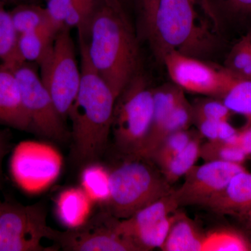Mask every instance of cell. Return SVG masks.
<instances>
[{
	"label": "cell",
	"mask_w": 251,
	"mask_h": 251,
	"mask_svg": "<svg viewBox=\"0 0 251 251\" xmlns=\"http://www.w3.org/2000/svg\"><path fill=\"white\" fill-rule=\"evenodd\" d=\"M197 133L194 130L186 129L170 135L158 145L149 161L159 168L172 157L182 151Z\"/></svg>",
	"instance_id": "obj_29"
},
{
	"label": "cell",
	"mask_w": 251,
	"mask_h": 251,
	"mask_svg": "<svg viewBox=\"0 0 251 251\" xmlns=\"http://www.w3.org/2000/svg\"><path fill=\"white\" fill-rule=\"evenodd\" d=\"M61 165L60 156L53 148L25 141L15 148L10 168L15 182L20 187L28 193H36L55 179Z\"/></svg>",
	"instance_id": "obj_11"
},
{
	"label": "cell",
	"mask_w": 251,
	"mask_h": 251,
	"mask_svg": "<svg viewBox=\"0 0 251 251\" xmlns=\"http://www.w3.org/2000/svg\"><path fill=\"white\" fill-rule=\"evenodd\" d=\"M246 171L242 164L223 161H207L196 166L185 175L184 184L175 194L179 206H204L222 191L237 173Z\"/></svg>",
	"instance_id": "obj_12"
},
{
	"label": "cell",
	"mask_w": 251,
	"mask_h": 251,
	"mask_svg": "<svg viewBox=\"0 0 251 251\" xmlns=\"http://www.w3.org/2000/svg\"><path fill=\"white\" fill-rule=\"evenodd\" d=\"M219 17L251 19V0H206Z\"/></svg>",
	"instance_id": "obj_32"
},
{
	"label": "cell",
	"mask_w": 251,
	"mask_h": 251,
	"mask_svg": "<svg viewBox=\"0 0 251 251\" xmlns=\"http://www.w3.org/2000/svg\"><path fill=\"white\" fill-rule=\"evenodd\" d=\"M81 82L69 112L72 122V159L87 166L101 156L111 133L117 95L94 70L80 44Z\"/></svg>",
	"instance_id": "obj_3"
},
{
	"label": "cell",
	"mask_w": 251,
	"mask_h": 251,
	"mask_svg": "<svg viewBox=\"0 0 251 251\" xmlns=\"http://www.w3.org/2000/svg\"><path fill=\"white\" fill-rule=\"evenodd\" d=\"M204 234L184 213L176 217L166 240L160 248L163 251H201Z\"/></svg>",
	"instance_id": "obj_18"
},
{
	"label": "cell",
	"mask_w": 251,
	"mask_h": 251,
	"mask_svg": "<svg viewBox=\"0 0 251 251\" xmlns=\"http://www.w3.org/2000/svg\"><path fill=\"white\" fill-rule=\"evenodd\" d=\"M10 13L18 35L36 30L52 21L46 8L35 4H21Z\"/></svg>",
	"instance_id": "obj_26"
},
{
	"label": "cell",
	"mask_w": 251,
	"mask_h": 251,
	"mask_svg": "<svg viewBox=\"0 0 251 251\" xmlns=\"http://www.w3.org/2000/svg\"><path fill=\"white\" fill-rule=\"evenodd\" d=\"M205 162L223 161L242 164L247 156L239 145H231L218 141H208L201 146V155Z\"/></svg>",
	"instance_id": "obj_30"
},
{
	"label": "cell",
	"mask_w": 251,
	"mask_h": 251,
	"mask_svg": "<svg viewBox=\"0 0 251 251\" xmlns=\"http://www.w3.org/2000/svg\"><path fill=\"white\" fill-rule=\"evenodd\" d=\"M94 70L117 96L138 73L139 50L120 0H98L87 39L79 37Z\"/></svg>",
	"instance_id": "obj_2"
},
{
	"label": "cell",
	"mask_w": 251,
	"mask_h": 251,
	"mask_svg": "<svg viewBox=\"0 0 251 251\" xmlns=\"http://www.w3.org/2000/svg\"><path fill=\"white\" fill-rule=\"evenodd\" d=\"M220 100L231 112L251 119V79L236 77Z\"/></svg>",
	"instance_id": "obj_27"
},
{
	"label": "cell",
	"mask_w": 251,
	"mask_h": 251,
	"mask_svg": "<svg viewBox=\"0 0 251 251\" xmlns=\"http://www.w3.org/2000/svg\"><path fill=\"white\" fill-rule=\"evenodd\" d=\"M72 1L76 3L81 7L87 9V11L93 12L98 0H72Z\"/></svg>",
	"instance_id": "obj_36"
},
{
	"label": "cell",
	"mask_w": 251,
	"mask_h": 251,
	"mask_svg": "<svg viewBox=\"0 0 251 251\" xmlns=\"http://www.w3.org/2000/svg\"><path fill=\"white\" fill-rule=\"evenodd\" d=\"M118 219L105 210L66 231L56 229L54 242L67 251H138L117 232Z\"/></svg>",
	"instance_id": "obj_10"
},
{
	"label": "cell",
	"mask_w": 251,
	"mask_h": 251,
	"mask_svg": "<svg viewBox=\"0 0 251 251\" xmlns=\"http://www.w3.org/2000/svg\"><path fill=\"white\" fill-rule=\"evenodd\" d=\"M11 72L18 81L23 105L30 119L31 131L56 141L65 140L69 133L64 120L36 69L29 62H24Z\"/></svg>",
	"instance_id": "obj_8"
},
{
	"label": "cell",
	"mask_w": 251,
	"mask_h": 251,
	"mask_svg": "<svg viewBox=\"0 0 251 251\" xmlns=\"http://www.w3.org/2000/svg\"><path fill=\"white\" fill-rule=\"evenodd\" d=\"M0 67L13 70L25 62L21 58L18 49V34L15 29L11 13L5 9L0 0Z\"/></svg>",
	"instance_id": "obj_22"
},
{
	"label": "cell",
	"mask_w": 251,
	"mask_h": 251,
	"mask_svg": "<svg viewBox=\"0 0 251 251\" xmlns=\"http://www.w3.org/2000/svg\"><path fill=\"white\" fill-rule=\"evenodd\" d=\"M161 61L173 83L191 93L219 98L236 78L225 67L177 52L164 54Z\"/></svg>",
	"instance_id": "obj_9"
},
{
	"label": "cell",
	"mask_w": 251,
	"mask_h": 251,
	"mask_svg": "<svg viewBox=\"0 0 251 251\" xmlns=\"http://www.w3.org/2000/svg\"><path fill=\"white\" fill-rule=\"evenodd\" d=\"M5 205H6V202H0V215H1L2 211H4Z\"/></svg>",
	"instance_id": "obj_38"
},
{
	"label": "cell",
	"mask_w": 251,
	"mask_h": 251,
	"mask_svg": "<svg viewBox=\"0 0 251 251\" xmlns=\"http://www.w3.org/2000/svg\"><path fill=\"white\" fill-rule=\"evenodd\" d=\"M41 78L50 94L59 115L69 117L81 82L75 45L69 28H63L56 36L52 47L39 64Z\"/></svg>",
	"instance_id": "obj_6"
},
{
	"label": "cell",
	"mask_w": 251,
	"mask_h": 251,
	"mask_svg": "<svg viewBox=\"0 0 251 251\" xmlns=\"http://www.w3.org/2000/svg\"><path fill=\"white\" fill-rule=\"evenodd\" d=\"M159 0H139L144 27L148 24Z\"/></svg>",
	"instance_id": "obj_33"
},
{
	"label": "cell",
	"mask_w": 251,
	"mask_h": 251,
	"mask_svg": "<svg viewBox=\"0 0 251 251\" xmlns=\"http://www.w3.org/2000/svg\"><path fill=\"white\" fill-rule=\"evenodd\" d=\"M0 125L31 131L30 119L23 105L14 73L0 67Z\"/></svg>",
	"instance_id": "obj_13"
},
{
	"label": "cell",
	"mask_w": 251,
	"mask_h": 251,
	"mask_svg": "<svg viewBox=\"0 0 251 251\" xmlns=\"http://www.w3.org/2000/svg\"><path fill=\"white\" fill-rule=\"evenodd\" d=\"M204 206L216 214L242 217L251 208V173L244 171L234 175Z\"/></svg>",
	"instance_id": "obj_14"
},
{
	"label": "cell",
	"mask_w": 251,
	"mask_h": 251,
	"mask_svg": "<svg viewBox=\"0 0 251 251\" xmlns=\"http://www.w3.org/2000/svg\"><path fill=\"white\" fill-rule=\"evenodd\" d=\"M202 138L198 131L197 134L182 151L172 157L158 168L165 179L172 186L181 176H185L196 165L201 155Z\"/></svg>",
	"instance_id": "obj_23"
},
{
	"label": "cell",
	"mask_w": 251,
	"mask_h": 251,
	"mask_svg": "<svg viewBox=\"0 0 251 251\" xmlns=\"http://www.w3.org/2000/svg\"><path fill=\"white\" fill-rule=\"evenodd\" d=\"M193 105V120L203 118L216 121H228L231 112L219 99H204Z\"/></svg>",
	"instance_id": "obj_31"
},
{
	"label": "cell",
	"mask_w": 251,
	"mask_h": 251,
	"mask_svg": "<svg viewBox=\"0 0 251 251\" xmlns=\"http://www.w3.org/2000/svg\"><path fill=\"white\" fill-rule=\"evenodd\" d=\"M62 29L53 21H50L36 30L18 35V49L23 60L39 64L52 47L56 36Z\"/></svg>",
	"instance_id": "obj_16"
},
{
	"label": "cell",
	"mask_w": 251,
	"mask_h": 251,
	"mask_svg": "<svg viewBox=\"0 0 251 251\" xmlns=\"http://www.w3.org/2000/svg\"><path fill=\"white\" fill-rule=\"evenodd\" d=\"M56 229L47 224V213L40 203L24 206L6 203L0 215V251H52L56 247L43 245L54 242Z\"/></svg>",
	"instance_id": "obj_7"
},
{
	"label": "cell",
	"mask_w": 251,
	"mask_h": 251,
	"mask_svg": "<svg viewBox=\"0 0 251 251\" xmlns=\"http://www.w3.org/2000/svg\"><path fill=\"white\" fill-rule=\"evenodd\" d=\"M238 145L248 156H251V125L239 131Z\"/></svg>",
	"instance_id": "obj_34"
},
{
	"label": "cell",
	"mask_w": 251,
	"mask_h": 251,
	"mask_svg": "<svg viewBox=\"0 0 251 251\" xmlns=\"http://www.w3.org/2000/svg\"><path fill=\"white\" fill-rule=\"evenodd\" d=\"M179 207L174 189L173 192L137 211L128 219H118L117 232L130 242V238L135 234L156 226L176 212Z\"/></svg>",
	"instance_id": "obj_15"
},
{
	"label": "cell",
	"mask_w": 251,
	"mask_h": 251,
	"mask_svg": "<svg viewBox=\"0 0 251 251\" xmlns=\"http://www.w3.org/2000/svg\"><path fill=\"white\" fill-rule=\"evenodd\" d=\"M220 23L206 0H159L145 30L161 59L175 52L205 60L219 47Z\"/></svg>",
	"instance_id": "obj_1"
},
{
	"label": "cell",
	"mask_w": 251,
	"mask_h": 251,
	"mask_svg": "<svg viewBox=\"0 0 251 251\" xmlns=\"http://www.w3.org/2000/svg\"><path fill=\"white\" fill-rule=\"evenodd\" d=\"M193 124V105L188 101L185 95L181 97L179 101L175 105L171 113L168 115L166 121L162 125L154 138L146 147L138 158L149 160L158 145L163 140L179 130L188 129Z\"/></svg>",
	"instance_id": "obj_20"
},
{
	"label": "cell",
	"mask_w": 251,
	"mask_h": 251,
	"mask_svg": "<svg viewBox=\"0 0 251 251\" xmlns=\"http://www.w3.org/2000/svg\"><path fill=\"white\" fill-rule=\"evenodd\" d=\"M250 34H251V31H250Z\"/></svg>",
	"instance_id": "obj_39"
},
{
	"label": "cell",
	"mask_w": 251,
	"mask_h": 251,
	"mask_svg": "<svg viewBox=\"0 0 251 251\" xmlns=\"http://www.w3.org/2000/svg\"><path fill=\"white\" fill-rule=\"evenodd\" d=\"M82 189L95 202L105 204L110 196V172L96 163L85 166L82 174Z\"/></svg>",
	"instance_id": "obj_25"
},
{
	"label": "cell",
	"mask_w": 251,
	"mask_h": 251,
	"mask_svg": "<svg viewBox=\"0 0 251 251\" xmlns=\"http://www.w3.org/2000/svg\"><path fill=\"white\" fill-rule=\"evenodd\" d=\"M92 200L83 189L70 188L62 192L57 202V214L68 229L78 227L89 219Z\"/></svg>",
	"instance_id": "obj_19"
},
{
	"label": "cell",
	"mask_w": 251,
	"mask_h": 251,
	"mask_svg": "<svg viewBox=\"0 0 251 251\" xmlns=\"http://www.w3.org/2000/svg\"><path fill=\"white\" fill-rule=\"evenodd\" d=\"M184 95V91L173 84H166L153 90V112L151 128L138 157L156 136L168 115Z\"/></svg>",
	"instance_id": "obj_21"
},
{
	"label": "cell",
	"mask_w": 251,
	"mask_h": 251,
	"mask_svg": "<svg viewBox=\"0 0 251 251\" xmlns=\"http://www.w3.org/2000/svg\"><path fill=\"white\" fill-rule=\"evenodd\" d=\"M126 158L110 172V196L104 204L105 211L120 220L128 219L174 191L152 162L138 157Z\"/></svg>",
	"instance_id": "obj_4"
},
{
	"label": "cell",
	"mask_w": 251,
	"mask_h": 251,
	"mask_svg": "<svg viewBox=\"0 0 251 251\" xmlns=\"http://www.w3.org/2000/svg\"><path fill=\"white\" fill-rule=\"evenodd\" d=\"M251 243L239 232L222 229L204 234L201 251H249Z\"/></svg>",
	"instance_id": "obj_24"
},
{
	"label": "cell",
	"mask_w": 251,
	"mask_h": 251,
	"mask_svg": "<svg viewBox=\"0 0 251 251\" xmlns=\"http://www.w3.org/2000/svg\"><path fill=\"white\" fill-rule=\"evenodd\" d=\"M9 138L6 136L3 130H0V179L1 178V166H2V161L4 159L5 155L9 151Z\"/></svg>",
	"instance_id": "obj_35"
},
{
	"label": "cell",
	"mask_w": 251,
	"mask_h": 251,
	"mask_svg": "<svg viewBox=\"0 0 251 251\" xmlns=\"http://www.w3.org/2000/svg\"><path fill=\"white\" fill-rule=\"evenodd\" d=\"M46 11L50 19L62 28H77L79 37L87 39L93 12L72 0H46Z\"/></svg>",
	"instance_id": "obj_17"
},
{
	"label": "cell",
	"mask_w": 251,
	"mask_h": 251,
	"mask_svg": "<svg viewBox=\"0 0 251 251\" xmlns=\"http://www.w3.org/2000/svg\"><path fill=\"white\" fill-rule=\"evenodd\" d=\"M239 219L242 220V223L244 225V227L249 229V230H251V208L244 215H243Z\"/></svg>",
	"instance_id": "obj_37"
},
{
	"label": "cell",
	"mask_w": 251,
	"mask_h": 251,
	"mask_svg": "<svg viewBox=\"0 0 251 251\" xmlns=\"http://www.w3.org/2000/svg\"><path fill=\"white\" fill-rule=\"evenodd\" d=\"M153 90L138 72L117 96L111 133L117 150L126 158L138 156L148 138L152 122Z\"/></svg>",
	"instance_id": "obj_5"
},
{
	"label": "cell",
	"mask_w": 251,
	"mask_h": 251,
	"mask_svg": "<svg viewBox=\"0 0 251 251\" xmlns=\"http://www.w3.org/2000/svg\"><path fill=\"white\" fill-rule=\"evenodd\" d=\"M225 68L234 76L251 79V35L244 36L232 47L225 62Z\"/></svg>",
	"instance_id": "obj_28"
}]
</instances>
